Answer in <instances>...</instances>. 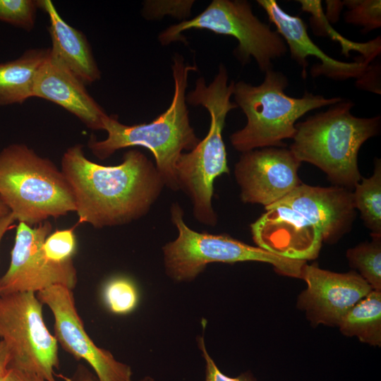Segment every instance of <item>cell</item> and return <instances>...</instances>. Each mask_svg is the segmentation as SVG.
I'll return each instance as SVG.
<instances>
[{"label": "cell", "mask_w": 381, "mask_h": 381, "mask_svg": "<svg viewBox=\"0 0 381 381\" xmlns=\"http://www.w3.org/2000/svg\"><path fill=\"white\" fill-rule=\"evenodd\" d=\"M61 170L73 195L79 224L95 228L129 224L145 216L160 195L164 183L156 166L140 151H126L115 166L93 162L83 145L64 153Z\"/></svg>", "instance_id": "6da1fadb"}, {"label": "cell", "mask_w": 381, "mask_h": 381, "mask_svg": "<svg viewBox=\"0 0 381 381\" xmlns=\"http://www.w3.org/2000/svg\"><path fill=\"white\" fill-rule=\"evenodd\" d=\"M171 69L174 93L169 107L164 113L150 123L132 126L121 123L117 115H107L103 121L107 138L98 140L92 135L87 146L99 159H105L122 148L145 147L152 152L164 185L177 190V160L183 150H193L200 139L190 124L186 100L188 73L195 71L197 67L186 64L183 56L176 54Z\"/></svg>", "instance_id": "7a4b0ae2"}, {"label": "cell", "mask_w": 381, "mask_h": 381, "mask_svg": "<svg viewBox=\"0 0 381 381\" xmlns=\"http://www.w3.org/2000/svg\"><path fill=\"white\" fill-rule=\"evenodd\" d=\"M228 78L225 66L220 64L208 85L202 77L199 78L194 90L186 95V102L201 105L208 111L210 125L207 135L193 150L183 152L176 164L179 189L189 197L195 219L207 226H214L217 222L212 204L214 179L229 172L222 131L227 114L238 106L230 100L234 82L228 85Z\"/></svg>", "instance_id": "3957f363"}, {"label": "cell", "mask_w": 381, "mask_h": 381, "mask_svg": "<svg viewBox=\"0 0 381 381\" xmlns=\"http://www.w3.org/2000/svg\"><path fill=\"white\" fill-rule=\"evenodd\" d=\"M354 103L343 99L296 123V132L290 150L301 162L322 169L332 182L348 188L361 180L358 153L361 145L376 135L380 116L360 118L351 113Z\"/></svg>", "instance_id": "277c9868"}, {"label": "cell", "mask_w": 381, "mask_h": 381, "mask_svg": "<svg viewBox=\"0 0 381 381\" xmlns=\"http://www.w3.org/2000/svg\"><path fill=\"white\" fill-rule=\"evenodd\" d=\"M0 198L16 221L30 226L75 212L61 170L23 143L0 151Z\"/></svg>", "instance_id": "5b68a950"}, {"label": "cell", "mask_w": 381, "mask_h": 381, "mask_svg": "<svg viewBox=\"0 0 381 381\" xmlns=\"http://www.w3.org/2000/svg\"><path fill=\"white\" fill-rule=\"evenodd\" d=\"M259 85L243 80L234 83V102L245 114L246 125L232 133L230 141L237 151L245 152L258 148L282 147V140L296 134V121L307 112L331 106L343 98H326L305 92L302 97L288 96L284 90L288 78L273 69L265 73Z\"/></svg>", "instance_id": "8992f818"}, {"label": "cell", "mask_w": 381, "mask_h": 381, "mask_svg": "<svg viewBox=\"0 0 381 381\" xmlns=\"http://www.w3.org/2000/svg\"><path fill=\"white\" fill-rule=\"evenodd\" d=\"M183 211L178 203L171 207V218L178 231L177 238L163 248L167 275L176 282L194 279L212 262L234 263L258 261L272 265L286 276L301 278L306 261L291 260L233 238L226 234L199 233L183 221Z\"/></svg>", "instance_id": "52a82bcc"}, {"label": "cell", "mask_w": 381, "mask_h": 381, "mask_svg": "<svg viewBox=\"0 0 381 381\" xmlns=\"http://www.w3.org/2000/svg\"><path fill=\"white\" fill-rule=\"evenodd\" d=\"M190 29H205L230 35L238 42L234 54L245 64L251 56L260 71L273 69L272 61L287 52V46L277 31L260 21L245 0H213L195 18L172 25L159 35L160 42L169 44L181 40V32Z\"/></svg>", "instance_id": "ba28073f"}, {"label": "cell", "mask_w": 381, "mask_h": 381, "mask_svg": "<svg viewBox=\"0 0 381 381\" xmlns=\"http://www.w3.org/2000/svg\"><path fill=\"white\" fill-rule=\"evenodd\" d=\"M42 303L32 291L0 295V338L9 353L8 367L56 381L58 341L44 323Z\"/></svg>", "instance_id": "9c48e42d"}, {"label": "cell", "mask_w": 381, "mask_h": 381, "mask_svg": "<svg viewBox=\"0 0 381 381\" xmlns=\"http://www.w3.org/2000/svg\"><path fill=\"white\" fill-rule=\"evenodd\" d=\"M10 265L0 278V295L21 291L37 293L53 285L73 289L78 282L73 260L55 263L45 256L42 246L52 225L44 221L32 227L18 222Z\"/></svg>", "instance_id": "30bf717a"}, {"label": "cell", "mask_w": 381, "mask_h": 381, "mask_svg": "<svg viewBox=\"0 0 381 381\" xmlns=\"http://www.w3.org/2000/svg\"><path fill=\"white\" fill-rule=\"evenodd\" d=\"M36 294L52 311L54 337L64 351L77 361H86L98 381H133L131 368L117 361L109 351L97 346L85 330L72 289L53 285Z\"/></svg>", "instance_id": "8fae6325"}, {"label": "cell", "mask_w": 381, "mask_h": 381, "mask_svg": "<svg viewBox=\"0 0 381 381\" xmlns=\"http://www.w3.org/2000/svg\"><path fill=\"white\" fill-rule=\"evenodd\" d=\"M301 162L290 150L269 147L243 152L234 174L244 202L270 206L301 184Z\"/></svg>", "instance_id": "7c38bea8"}, {"label": "cell", "mask_w": 381, "mask_h": 381, "mask_svg": "<svg viewBox=\"0 0 381 381\" xmlns=\"http://www.w3.org/2000/svg\"><path fill=\"white\" fill-rule=\"evenodd\" d=\"M301 278L307 284L298 308L312 325L337 326L342 317L373 289L357 272L337 273L315 265H304Z\"/></svg>", "instance_id": "4fadbf2b"}, {"label": "cell", "mask_w": 381, "mask_h": 381, "mask_svg": "<svg viewBox=\"0 0 381 381\" xmlns=\"http://www.w3.org/2000/svg\"><path fill=\"white\" fill-rule=\"evenodd\" d=\"M250 225L255 243L274 255L296 260L315 258L322 236L320 230L289 206L277 202Z\"/></svg>", "instance_id": "5bb4252c"}, {"label": "cell", "mask_w": 381, "mask_h": 381, "mask_svg": "<svg viewBox=\"0 0 381 381\" xmlns=\"http://www.w3.org/2000/svg\"><path fill=\"white\" fill-rule=\"evenodd\" d=\"M257 2L288 45L291 59L302 67L303 78L307 77L308 56H315L321 61L313 66V77L322 75L337 80L359 79L369 69L370 63L361 58L353 62H343L326 54L311 40L302 18L285 12L276 1L258 0Z\"/></svg>", "instance_id": "9a60e30c"}, {"label": "cell", "mask_w": 381, "mask_h": 381, "mask_svg": "<svg viewBox=\"0 0 381 381\" xmlns=\"http://www.w3.org/2000/svg\"><path fill=\"white\" fill-rule=\"evenodd\" d=\"M85 85L49 53L38 71L33 97L52 102L76 116L92 130H103L108 115L89 94Z\"/></svg>", "instance_id": "2e32d148"}, {"label": "cell", "mask_w": 381, "mask_h": 381, "mask_svg": "<svg viewBox=\"0 0 381 381\" xmlns=\"http://www.w3.org/2000/svg\"><path fill=\"white\" fill-rule=\"evenodd\" d=\"M279 202L315 226L325 241H332L344 233L354 215L353 194L343 187L321 188L301 183Z\"/></svg>", "instance_id": "e0dca14e"}, {"label": "cell", "mask_w": 381, "mask_h": 381, "mask_svg": "<svg viewBox=\"0 0 381 381\" xmlns=\"http://www.w3.org/2000/svg\"><path fill=\"white\" fill-rule=\"evenodd\" d=\"M37 3L38 8L44 11L49 18L51 54L85 85L99 80L101 72L83 32L61 16L52 1L37 0Z\"/></svg>", "instance_id": "ac0fdd59"}, {"label": "cell", "mask_w": 381, "mask_h": 381, "mask_svg": "<svg viewBox=\"0 0 381 381\" xmlns=\"http://www.w3.org/2000/svg\"><path fill=\"white\" fill-rule=\"evenodd\" d=\"M49 48L26 50L18 58L0 64V107L22 104L33 97V88Z\"/></svg>", "instance_id": "d6986e66"}, {"label": "cell", "mask_w": 381, "mask_h": 381, "mask_svg": "<svg viewBox=\"0 0 381 381\" xmlns=\"http://www.w3.org/2000/svg\"><path fill=\"white\" fill-rule=\"evenodd\" d=\"M337 327L348 337L371 346L381 345V291L372 290L341 319Z\"/></svg>", "instance_id": "ffe728a7"}, {"label": "cell", "mask_w": 381, "mask_h": 381, "mask_svg": "<svg viewBox=\"0 0 381 381\" xmlns=\"http://www.w3.org/2000/svg\"><path fill=\"white\" fill-rule=\"evenodd\" d=\"M301 4L303 11L312 14L310 22L313 32L317 35L328 36L334 40L338 41L342 48V54L349 56V52L355 50L361 54V58L368 62L372 61L380 54V37L366 43L353 42L346 40L337 32L329 24L321 7L320 1H298Z\"/></svg>", "instance_id": "44dd1931"}, {"label": "cell", "mask_w": 381, "mask_h": 381, "mask_svg": "<svg viewBox=\"0 0 381 381\" xmlns=\"http://www.w3.org/2000/svg\"><path fill=\"white\" fill-rule=\"evenodd\" d=\"M353 194L355 207L361 214L367 226L373 236L381 234V166L380 161L375 163L374 174L370 178L363 179L355 186Z\"/></svg>", "instance_id": "7402d4cb"}, {"label": "cell", "mask_w": 381, "mask_h": 381, "mask_svg": "<svg viewBox=\"0 0 381 381\" xmlns=\"http://www.w3.org/2000/svg\"><path fill=\"white\" fill-rule=\"evenodd\" d=\"M346 255L349 264L358 270L372 289L381 291L380 236H373L372 241L349 249Z\"/></svg>", "instance_id": "603a6c76"}, {"label": "cell", "mask_w": 381, "mask_h": 381, "mask_svg": "<svg viewBox=\"0 0 381 381\" xmlns=\"http://www.w3.org/2000/svg\"><path fill=\"white\" fill-rule=\"evenodd\" d=\"M102 298L105 306L111 313L126 315L135 308L139 296L132 280L125 277H117L105 284Z\"/></svg>", "instance_id": "cb8c5ba5"}, {"label": "cell", "mask_w": 381, "mask_h": 381, "mask_svg": "<svg viewBox=\"0 0 381 381\" xmlns=\"http://www.w3.org/2000/svg\"><path fill=\"white\" fill-rule=\"evenodd\" d=\"M348 10L344 14L346 23L363 28V32H368L381 26L380 0L343 1Z\"/></svg>", "instance_id": "d4e9b609"}, {"label": "cell", "mask_w": 381, "mask_h": 381, "mask_svg": "<svg viewBox=\"0 0 381 381\" xmlns=\"http://www.w3.org/2000/svg\"><path fill=\"white\" fill-rule=\"evenodd\" d=\"M38 8L34 0H0V21L30 31Z\"/></svg>", "instance_id": "484cf974"}, {"label": "cell", "mask_w": 381, "mask_h": 381, "mask_svg": "<svg viewBox=\"0 0 381 381\" xmlns=\"http://www.w3.org/2000/svg\"><path fill=\"white\" fill-rule=\"evenodd\" d=\"M76 246L73 229H67L51 233L44 241L42 249L49 261L64 263L73 260Z\"/></svg>", "instance_id": "4316f807"}, {"label": "cell", "mask_w": 381, "mask_h": 381, "mask_svg": "<svg viewBox=\"0 0 381 381\" xmlns=\"http://www.w3.org/2000/svg\"><path fill=\"white\" fill-rule=\"evenodd\" d=\"M198 344L205 361V381H256L253 374L250 372L243 373L235 377H229L223 374L206 350L203 337H198Z\"/></svg>", "instance_id": "83f0119b"}, {"label": "cell", "mask_w": 381, "mask_h": 381, "mask_svg": "<svg viewBox=\"0 0 381 381\" xmlns=\"http://www.w3.org/2000/svg\"><path fill=\"white\" fill-rule=\"evenodd\" d=\"M0 381H47L39 375L8 367L6 370L0 375Z\"/></svg>", "instance_id": "f1b7e54d"}, {"label": "cell", "mask_w": 381, "mask_h": 381, "mask_svg": "<svg viewBox=\"0 0 381 381\" xmlns=\"http://www.w3.org/2000/svg\"><path fill=\"white\" fill-rule=\"evenodd\" d=\"M64 381H98L94 373L83 365H78L71 377H63ZM137 381H154L150 376H145Z\"/></svg>", "instance_id": "f546056e"}, {"label": "cell", "mask_w": 381, "mask_h": 381, "mask_svg": "<svg viewBox=\"0 0 381 381\" xmlns=\"http://www.w3.org/2000/svg\"><path fill=\"white\" fill-rule=\"evenodd\" d=\"M327 13L325 16L329 22L336 23L343 8L344 3L340 1H326Z\"/></svg>", "instance_id": "4dcf8cb0"}, {"label": "cell", "mask_w": 381, "mask_h": 381, "mask_svg": "<svg viewBox=\"0 0 381 381\" xmlns=\"http://www.w3.org/2000/svg\"><path fill=\"white\" fill-rule=\"evenodd\" d=\"M15 222L16 219L11 213L0 217V245L5 234L16 226Z\"/></svg>", "instance_id": "1f68e13d"}, {"label": "cell", "mask_w": 381, "mask_h": 381, "mask_svg": "<svg viewBox=\"0 0 381 381\" xmlns=\"http://www.w3.org/2000/svg\"><path fill=\"white\" fill-rule=\"evenodd\" d=\"M10 356L4 342L0 339V375L8 367Z\"/></svg>", "instance_id": "d6a6232c"}, {"label": "cell", "mask_w": 381, "mask_h": 381, "mask_svg": "<svg viewBox=\"0 0 381 381\" xmlns=\"http://www.w3.org/2000/svg\"><path fill=\"white\" fill-rule=\"evenodd\" d=\"M9 213H11L9 209L0 198V217L6 216Z\"/></svg>", "instance_id": "836d02e7"}]
</instances>
